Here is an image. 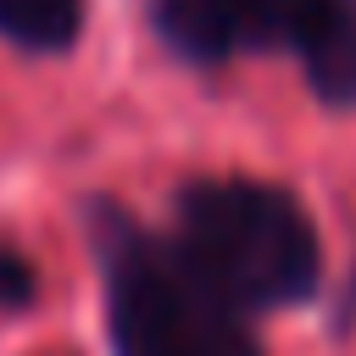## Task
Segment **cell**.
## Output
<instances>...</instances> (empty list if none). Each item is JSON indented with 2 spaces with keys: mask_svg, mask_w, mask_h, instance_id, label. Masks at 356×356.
I'll use <instances>...</instances> for the list:
<instances>
[{
  "mask_svg": "<svg viewBox=\"0 0 356 356\" xmlns=\"http://www.w3.org/2000/svg\"><path fill=\"white\" fill-rule=\"evenodd\" d=\"M172 250L239 317L300 306L323 278L306 206L261 178H189L172 195Z\"/></svg>",
  "mask_w": 356,
  "mask_h": 356,
  "instance_id": "obj_1",
  "label": "cell"
},
{
  "mask_svg": "<svg viewBox=\"0 0 356 356\" xmlns=\"http://www.w3.org/2000/svg\"><path fill=\"white\" fill-rule=\"evenodd\" d=\"M83 228L106 284L111 356H261L245 317L195 278L172 239L117 200H89Z\"/></svg>",
  "mask_w": 356,
  "mask_h": 356,
  "instance_id": "obj_2",
  "label": "cell"
},
{
  "mask_svg": "<svg viewBox=\"0 0 356 356\" xmlns=\"http://www.w3.org/2000/svg\"><path fill=\"white\" fill-rule=\"evenodd\" d=\"M239 17L245 0H150L161 44L195 67H222L228 56H239Z\"/></svg>",
  "mask_w": 356,
  "mask_h": 356,
  "instance_id": "obj_3",
  "label": "cell"
},
{
  "mask_svg": "<svg viewBox=\"0 0 356 356\" xmlns=\"http://www.w3.org/2000/svg\"><path fill=\"white\" fill-rule=\"evenodd\" d=\"M306 83L317 89L323 106L356 111V0H334L312 44L300 50Z\"/></svg>",
  "mask_w": 356,
  "mask_h": 356,
  "instance_id": "obj_4",
  "label": "cell"
},
{
  "mask_svg": "<svg viewBox=\"0 0 356 356\" xmlns=\"http://www.w3.org/2000/svg\"><path fill=\"white\" fill-rule=\"evenodd\" d=\"M334 0H245V17H239V50H289L300 56L312 44V33L323 28Z\"/></svg>",
  "mask_w": 356,
  "mask_h": 356,
  "instance_id": "obj_5",
  "label": "cell"
},
{
  "mask_svg": "<svg viewBox=\"0 0 356 356\" xmlns=\"http://www.w3.org/2000/svg\"><path fill=\"white\" fill-rule=\"evenodd\" d=\"M83 33V0H0V39L33 56H61Z\"/></svg>",
  "mask_w": 356,
  "mask_h": 356,
  "instance_id": "obj_6",
  "label": "cell"
},
{
  "mask_svg": "<svg viewBox=\"0 0 356 356\" xmlns=\"http://www.w3.org/2000/svg\"><path fill=\"white\" fill-rule=\"evenodd\" d=\"M33 295H39V278H33L28 256L0 245V312H28Z\"/></svg>",
  "mask_w": 356,
  "mask_h": 356,
  "instance_id": "obj_7",
  "label": "cell"
},
{
  "mask_svg": "<svg viewBox=\"0 0 356 356\" xmlns=\"http://www.w3.org/2000/svg\"><path fill=\"white\" fill-rule=\"evenodd\" d=\"M339 323H356V273H350V289H345V317Z\"/></svg>",
  "mask_w": 356,
  "mask_h": 356,
  "instance_id": "obj_8",
  "label": "cell"
}]
</instances>
